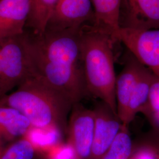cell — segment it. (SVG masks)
<instances>
[{"mask_svg": "<svg viewBox=\"0 0 159 159\" xmlns=\"http://www.w3.org/2000/svg\"><path fill=\"white\" fill-rule=\"evenodd\" d=\"M34 77L74 104L87 93L81 57L80 30L25 32Z\"/></svg>", "mask_w": 159, "mask_h": 159, "instance_id": "obj_1", "label": "cell"}, {"mask_svg": "<svg viewBox=\"0 0 159 159\" xmlns=\"http://www.w3.org/2000/svg\"><path fill=\"white\" fill-rule=\"evenodd\" d=\"M0 105L23 114L33 128L57 129L66 133L73 104L63 94L35 77L24 81L17 89L0 99Z\"/></svg>", "mask_w": 159, "mask_h": 159, "instance_id": "obj_2", "label": "cell"}, {"mask_svg": "<svg viewBox=\"0 0 159 159\" xmlns=\"http://www.w3.org/2000/svg\"><path fill=\"white\" fill-rule=\"evenodd\" d=\"M116 42L111 35L94 24L80 30L81 57L87 93L101 100L117 115L113 53Z\"/></svg>", "mask_w": 159, "mask_h": 159, "instance_id": "obj_3", "label": "cell"}, {"mask_svg": "<svg viewBox=\"0 0 159 159\" xmlns=\"http://www.w3.org/2000/svg\"><path fill=\"white\" fill-rule=\"evenodd\" d=\"M0 42L2 51L0 91L4 96L34 75L24 34Z\"/></svg>", "mask_w": 159, "mask_h": 159, "instance_id": "obj_4", "label": "cell"}, {"mask_svg": "<svg viewBox=\"0 0 159 159\" xmlns=\"http://www.w3.org/2000/svg\"><path fill=\"white\" fill-rule=\"evenodd\" d=\"M119 41L159 79V29H120Z\"/></svg>", "mask_w": 159, "mask_h": 159, "instance_id": "obj_5", "label": "cell"}, {"mask_svg": "<svg viewBox=\"0 0 159 159\" xmlns=\"http://www.w3.org/2000/svg\"><path fill=\"white\" fill-rule=\"evenodd\" d=\"M96 117L94 110L86 108L76 103L69 116L67 133L68 142L74 149L77 158L91 157Z\"/></svg>", "mask_w": 159, "mask_h": 159, "instance_id": "obj_6", "label": "cell"}, {"mask_svg": "<svg viewBox=\"0 0 159 159\" xmlns=\"http://www.w3.org/2000/svg\"><path fill=\"white\" fill-rule=\"evenodd\" d=\"M91 0H58L46 29L81 30L94 24Z\"/></svg>", "mask_w": 159, "mask_h": 159, "instance_id": "obj_7", "label": "cell"}, {"mask_svg": "<svg viewBox=\"0 0 159 159\" xmlns=\"http://www.w3.org/2000/svg\"><path fill=\"white\" fill-rule=\"evenodd\" d=\"M120 29H159V0H121Z\"/></svg>", "mask_w": 159, "mask_h": 159, "instance_id": "obj_8", "label": "cell"}, {"mask_svg": "<svg viewBox=\"0 0 159 159\" xmlns=\"http://www.w3.org/2000/svg\"><path fill=\"white\" fill-rule=\"evenodd\" d=\"M96 117L91 157L100 159L107 151L122 127L117 114L101 102L94 109Z\"/></svg>", "mask_w": 159, "mask_h": 159, "instance_id": "obj_9", "label": "cell"}, {"mask_svg": "<svg viewBox=\"0 0 159 159\" xmlns=\"http://www.w3.org/2000/svg\"><path fill=\"white\" fill-rule=\"evenodd\" d=\"M31 8V0H0V41L22 35Z\"/></svg>", "mask_w": 159, "mask_h": 159, "instance_id": "obj_10", "label": "cell"}, {"mask_svg": "<svg viewBox=\"0 0 159 159\" xmlns=\"http://www.w3.org/2000/svg\"><path fill=\"white\" fill-rule=\"evenodd\" d=\"M142 67V64L130 52L124 67L117 77L116 83L117 112L122 125L125 123L131 97Z\"/></svg>", "mask_w": 159, "mask_h": 159, "instance_id": "obj_11", "label": "cell"}, {"mask_svg": "<svg viewBox=\"0 0 159 159\" xmlns=\"http://www.w3.org/2000/svg\"><path fill=\"white\" fill-rule=\"evenodd\" d=\"M33 126L14 108L0 105V146L25 136Z\"/></svg>", "mask_w": 159, "mask_h": 159, "instance_id": "obj_12", "label": "cell"}, {"mask_svg": "<svg viewBox=\"0 0 159 159\" xmlns=\"http://www.w3.org/2000/svg\"><path fill=\"white\" fill-rule=\"evenodd\" d=\"M91 1L94 12V25L107 32L114 40L119 42L121 0H91Z\"/></svg>", "mask_w": 159, "mask_h": 159, "instance_id": "obj_13", "label": "cell"}, {"mask_svg": "<svg viewBox=\"0 0 159 159\" xmlns=\"http://www.w3.org/2000/svg\"><path fill=\"white\" fill-rule=\"evenodd\" d=\"M153 74L143 65L136 84L133 91L127 108L125 124L123 126L128 127L138 113H141L148 102Z\"/></svg>", "mask_w": 159, "mask_h": 159, "instance_id": "obj_14", "label": "cell"}, {"mask_svg": "<svg viewBox=\"0 0 159 159\" xmlns=\"http://www.w3.org/2000/svg\"><path fill=\"white\" fill-rule=\"evenodd\" d=\"M58 0H31V8L26 29L39 34L46 29L51 14Z\"/></svg>", "mask_w": 159, "mask_h": 159, "instance_id": "obj_15", "label": "cell"}, {"mask_svg": "<svg viewBox=\"0 0 159 159\" xmlns=\"http://www.w3.org/2000/svg\"><path fill=\"white\" fill-rule=\"evenodd\" d=\"M37 150L26 136L0 146V159H33Z\"/></svg>", "mask_w": 159, "mask_h": 159, "instance_id": "obj_16", "label": "cell"}, {"mask_svg": "<svg viewBox=\"0 0 159 159\" xmlns=\"http://www.w3.org/2000/svg\"><path fill=\"white\" fill-rule=\"evenodd\" d=\"M133 152V142L128 127H122L107 151L100 159H129Z\"/></svg>", "mask_w": 159, "mask_h": 159, "instance_id": "obj_17", "label": "cell"}, {"mask_svg": "<svg viewBox=\"0 0 159 159\" xmlns=\"http://www.w3.org/2000/svg\"><path fill=\"white\" fill-rule=\"evenodd\" d=\"M62 134L57 129L33 128L25 136L32 143L37 152L46 153L51 148L60 143Z\"/></svg>", "mask_w": 159, "mask_h": 159, "instance_id": "obj_18", "label": "cell"}, {"mask_svg": "<svg viewBox=\"0 0 159 159\" xmlns=\"http://www.w3.org/2000/svg\"><path fill=\"white\" fill-rule=\"evenodd\" d=\"M159 133V79L153 76L148 102L141 111Z\"/></svg>", "mask_w": 159, "mask_h": 159, "instance_id": "obj_19", "label": "cell"}, {"mask_svg": "<svg viewBox=\"0 0 159 159\" xmlns=\"http://www.w3.org/2000/svg\"><path fill=\"white\" fill-rule=\"evenodd\" d=\"M46 153L47 159H76L77 158L73 148L69 144L59 143Z\"/></svg>", "mask_w": 159, "mask_h": 159, "instance_id": "obj_20", "label": "cell"}, {"mask_svg": "<svg viewBox=\"0 0 159 159\" xmlns=\"http://www.w3.org/2000/svg\"><path fill=\"white\" fill-rule=\"evenodd\" d=\"M130 159H159V144H146L139 148Z\"/></svg>", "mask_w": 159, "mask_h": 159, "instance_id": "obj_21", "label": "cell"}, {"mask_svg": "<svg viewBox=\"0 0 159 159\" xmlns=\"http://www.w3.org/2000/svg\"><path fill=\"white\" fill-rule=\"evenodd\" d=\"M1 64H2V51H1V42H0V71L1 69Z\"/></svg>", "mask_w": 159, "mask_h": 159, "instance_id": "obj_22", "label": "cell"}, {"mask_svg": "<svg viewBox=\"0 0 159 159\" xmlns=\"http://www.w3.org/2000/svg\"><path fill=\"white\" fill-rule=\"evenodd\" d=\"M3 97V95L2 94V93H1V91H0V99L2 98Z\"/></svg>", "mask_w": 159, "mask_h": 159, "instance_id": "obj_23", "label": "cell"}]
</instances>
